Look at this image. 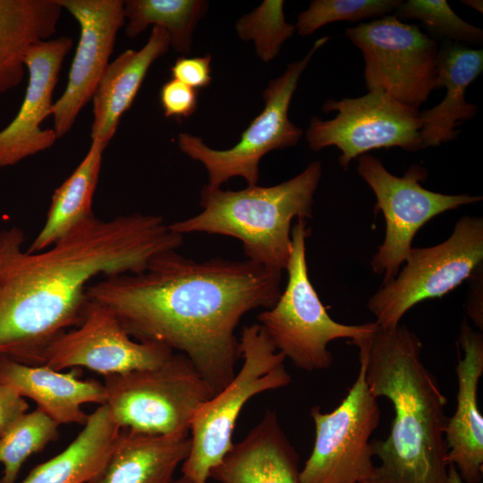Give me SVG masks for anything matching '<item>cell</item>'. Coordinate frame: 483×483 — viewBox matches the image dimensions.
Wrapping results in <instances>:
<instances>
[{
    "mask_svg": "<svg viewBox=\"0 0 483 483\" xmlns=\"http://www.w3.org/2000/svg\"><path fill=\"white\" fill-rule=\"evenodd\" d=\"M211 55L179 57L171 67L173 79L195 89L208 87L211 82Z\"/></svg>",
    "mask_w": 483,
    "mask_h": 483,
    "instance_id": "cell-32",
    "label": "cell"
},
{
    "mask_svg": "<svg viewBox=\"0 0 483 483\" xmlns=\"http://www.w3.org/2000/svg\"><path fill=\"white\" fill-rule=\"evenodd\" d=\"M173 354L165 345L132 340L108 307L89 300L82 322L51 343L44 364L56 370L83 367L107 377L157 367Z\"/></svg>",
    "mask_w": 483,
    "mask_h": 483,
    "instance_id": "cell-14",
    "label": "cell"
},
{
    "mask_svg": "<svg viewBox=\"0 0 483 483\" xmlns=\"http://www.w3.org/2000/svg\"><path fill=\"white\" fill-rule=\"evenodd\" d=\"M456 367L458 390L453 415L447 419L446 460L467 483H479L483 472V418L479 411L478 387L483 374V337L463 320L459 334Z\"/></svg>",
    "mask_w": 483,
    "mask_h": 483,
    "instance_id": "cell-17",
    "label": "cell"
},
{
    "mask_svg": "<svg viewBox=\"0 0 483 483\" xmlns=\"http://www.w3.org/2000/svg\"><path fill=\"white\" fill-rule=\"evenodd\" d=\"M72 38L63 36L43 40L27 52L24 64L29 80L21 106L13 120L0 131V167L13 165L52 147L57 137L53 129H41L52 114L53 93Z\"/></svg>",
    "mask_w": 483,
    "mask_h": 483,
    "instance_id": "cell-16",
    "label": "cell"
},
{
    "mask_svg": "<svg viewBox=\"0 0 483 483\" xmlns=\"http://www.w3.org/2000/svg\"><path fill=\"white\" fill-rule=\"evenodd\" d=\"M310 233L307 221L299 218L291 233L286 287L275 304L257 317L258 324L276 350L306 371L331 366L333 358L327 346L332 341L345 338L352 343L368 335L377 326L375 321L342 324L329 316L309 276L306 240Z\"/></svg>",
    "mask_w": 483,
    "mask_h": 483,
    "instance_id": "cell-5",
    "label": "cell"
},
{
    "mask_svg": "<svg viewBox=\"0 0 483 483\" xmlns=\"http://www.w3.org/2000/svg\"><path fill=\"white\" fill-rule=\"evenodd\" d=\"M242 366L232 380L197 411L190 428L191 449L182 476L207 483L210 472L233 443L237 418L246 402L261 393L288 386L284 355L258 324L245 326L239 339Z\"/></svg>",
    "mask_w": 483,
    "mask_h": 483,
    "instance_id": "cell-6",
    "label": "cell"
},
{
    "mask_svg": "<svg viewBox=\"0 0 483 483\" xmlns=\"http://www.w3.org/2000/svg\"><path fill=\"white\" fill-rule=\"evenodd\" d=\"M357 172L373 191L376 210L383 213L386 221L384 241L370 262L373 272L383 275V285L397 275L414 236L427 222L482 200L481 196L448 195L425 189L420 182L426 180L428 172L419 165H412L400 177L387 171L380 159L365 154L359 157Z\"/></svg>",
    "mask_w": 483,
    "mask_h": 483,
    "instance_id": "cell-11",
    "label": "cell"
},
{
    "mask_svg": "<svg viewBox=\"0 0 483 483\" xmlns=\"http://www.w3.org/2000/svg\"><path fill=\"white\" fill-rule=\"evenodd\" d=\"M345 34L364 59L369 91H381L419 109L436 90L437 42L394 15L348 28Z\"/></svg>",
    "mask_w": 483,
    "mask_h": 483,
    "instance_id": "cell-10",
    "label": "cell"
},
{
    "mask_svg": "<svg viewBox=\"0 0 483 483\" xmlns=\"http://www.w3.org/2000/svg\"><path fill=\"white\" fill-rule=\"evenodd\" d=\"M282 272L250 260L197 261L169 250L137 274L89 284L88 299L108 307L131 338L187 356L214 394L234 377L241 358L235 329L281 294Z\"/></svg>",
    "mask_w": 483,
    "mask_h": 483,
    "instance_id": "cell-1",
    "label": "cell"
},
{
    "mask_svg": "<svg viewBox=\"0 0 483 483\" xmlns=\"http://www.w3.org/2000/svg\"><path fill=\"white\" fill-rule=\"evenodd\" d=\"M284 1L265 0L251 13L242 16L235 28L242 40H252L261 61H272L283 44L295 32V25L285 21Z\"/></svg>",
    "mask_w": 483,
    "mask_h": 483,
    "instance_id": "cell-29",
    "label": "cell"
},
{
    "mask_svg": "<svg viewBox=\"0 0 483 483\" xmlns=\"http://www.w3.org/2000/svg\"><path fill=\"white\" fill-rule=\"evenodd\" d=\"M446 483H464L454 465L451 463L448 464Z\"/></svg>",
    "mask_w": 483,
    "mask_h": 483,
    "instance_id": "cell-34",
    "label": "cell"
},
{
    "mask_svg": "<svg viewBox=\"0 0 483 483\" xmlns=\"http://www.w3.org/2000/svg\"><path fill=\"white\" fill-rule=\"evenodd\" d=\"M315 441L300 470V483H365L374 468L370 436L381 411L368 387L365 367L341 403L330 412L312 407Z\"/></svg>",
    "mask_w": 483,
    "mask_h": 483,
    "instance_id": "cell-12",
    "label": "cell"
},
{
    "mask_svg": "<svg viewBox=\"0 0 483 483\" xmlns=\"http://www.w3.org/2000/svg\"><path fill=\"white\" fill-rule=\"evenodd\" d=\"M482 260L483 219L462 216L445 241L411 248L402 271L372 295L368 308L378 326L395 327L416 304L440 298L471 278Z\"/></svg>",
    "mask_w": 483,
    "mask_h": 483,
    "instance_id": "cell-8",
    "label": "cell"
},
{
    "mask_svg": "<svg viewBox=\"0 0 483 483\" xmlns=\"http://www.w3.org/2000/svg\"><path fill=\"white\" fill-rule=\"evenodd\" d=\"M0 381L24 399L33 400L38 409L59 426H83L89 414L82 410V405L106 402L104 384L81 379L78 368L64 372L45 364L28 365L0 355Z\"/></svg>",
    "mask_w": 483,
    "mask_h": 483,
    "instance_id": "cell-18",
    "label": "cell"
},
{
    "mask_svg": "<svg viewBox=\"0 0 483 483\" xmlns=\"http://www.w3.org/2000/svg\"><path fill=\"white\" fill-rule=\"evenodd\" d=\"M106 406L121 428L153 435L190 434L199 409L214 393L182 353L163 364L105 377Z\"/></svg>",
    "mask_w": 483,
    "mask_h": 483,
    "instance_id": "cell-7",
    "label": "cell"
},
{
    "mask_svg": "<svg viewBox=\"0 0 483 483\" xmlns=\"http://www.w3.org/2000/svg\"><path fill=\"white\" fill-rule=\"evenodd\" d=\"M325 113L337 112L330 120L313 116L305 132L309 147L318 151L335 147L341 151L339 165L347 170L352 159L372 149L423 148L419 110L405 106L381 91L357 97L326 100Z\"/></svg>",
    "mask_w": 483,
    "mask_h": 483,
    "instance_id": "cell-13",
    "label": "cell"
},
{
    "mask_svg": "<svg viewBox=\"0 0 483 483\" xmlns=\"http://www.w3.org/2000/svg\"><path fill=\"white\" fill-rule=\"evenodd\" d=\"M29 408L27 401L0 381V437Z\"/></svg>",
    "mask_w": 483,
    "mask_h": 483,
    "instance_id": "cell-33",
    "label": "cell"
},
{
    "mask_svg": "<svg viewBox=\"0 0 483 483\" xmlns=\"http://www.w3.org/2000/svg\"><path fill=\"white\" fill-rule=\"evenodd\" d=\"M329 39L328 36L317 39L302 59L290 64L280 77L268 83L263 91L264 109L233 148L214 149L201 138L187 132L179 135L180 149L207 169L208 185L220 188L233 177H242L248 185H257L260 159L269 151L293 147L299 142L303 131L288 117L291 100L311 58Z\"/></svg>",
    "mask_w": 483,
    "mask_h": 483,
    "instance_id": "cell-9",
    "label": "cell"
},
{
    "mask_svg": "<svg viewBox=\"0 0 483 483\" xmlns=\"http://www.w3.org/2000/svg\"><path fill=\"white\" fill-rule=\"evenodd\" d=\"M63 10L58 0H0V94L22 81L28 50L53 37Z\"/></svg>",
    "mask_w": 483,
    "mask_h": 483,
    "instance_id": "cell-23",
    "label": "cell"
},
{
    "mask_svg": "<svg viewBox=\"0 0 483 483\" xmlns=\"http://www.w3.org/2000/svg\"><path fill=\"white\" fill-rule=\"evenodd\" d=\"M59 425L39 409L25 413L0 437V483H15L24 462L59 436Z\"/></svg>",
    "mask_w": 483,
    "mask_h": 483,
    "instance_id": "cell-27",
    "label": "cell"
},
{
    "mask_svg": "<svg viewBox=\"0 0 483 483\" xmlns=\"http://www.w3.org/2000/svg\"><path fill=\"white\" fill-rule=\"evenodd\" d=\"M298 460L277 415L267 411L242 441L233 445L210 477L220 483H300Z\"/></svg>",
    "mask_w": 483,
    "mask_h": 483,
    "instance_id": "cell-19",
    "label": "cell"
},
{
    "mask_svg": "<svg viewBox=\"0 0 483 483\" xmlns=\"http://www.w3.org/2000/svg\"><path fill=\"white\" fill-rule=\"evenodd\" d=\"M398 19L418 20L432 35L466 46H479L483 30L460 18L445 0L402 1L395 8Z\"/></svg>",
    "mask_w": 483,
    "mask_h": 483,
    "instance_id": "cell-28",
    "label": "cell"
},
{
    "mask_svg": "<svg viewBox=\"0 0 483 483\" xmlns=\"http://www.w3.org/2000/svg\"><path fill=\"white\" fill-rule=\"evenodd\" d=\"M191 449L190 434L120 430L98 472L87 483H172Z\"/></svg>",
    "mask_w": 483,
    "mask_h": 483,
    "instance_id": "cell-21",
    "label": "cell"
},
{
    "mask_svg": "<svg viewBox=\"0 0 483 483\" xmlns=\"http://www.w3.org/2000/svg\"><path fill=\"white\" fill-rule=\"evenodd\" d=\"M207 8L208 2L201 0H126L125 34L133 38L149 25L157 26L167 32L175 51L189 54L194 29Z\"/></svg>",
    "mask_w": 483,
    "mask_h": 483,
    "instance_id": "cell-26",
    "label": "cell"
},
{
    "mask_svg": "<svg viewBox=\"0 0 483 483\" xmlns=\"http://www.w3.org/2000/svg\"><path fill=\"white\" fill-rule=\"evenodd\" d=\"M121 428L99 405L61 453L33 468L20 483H87L106 461Z\"/></svg>",
    "mask_w": 483,
    "mask_h": 483,
    "instance_id": "cell-24",
    "label": "cell"
},
{
    "mask_svg": "<svg viewBox=\"0 0 483 483\" xmlns=\"http://www.w3.org/2000/svg\"><path fill=\"white\" fill-rule=\"evenodd\" d=\"M172 483H195V482L182 475L181 478L177 479H174Z\"/></svg>",
    "mask_w": 483,
    "mask_h": 483,
    "instance_id": "cell-36",
    "label": "cell"
},
{
    "mask_svg": "<svg viewBox=\"0 0 483 483\" xmlns=\"http://www.w3.org/2000/svg\"><path fill=\"white\" fill-rule=\"evenodd\" d=\"M322 171V163L314 161L293 178L274 186L224 191L207 184L200 191L202 211L169 226L182 235L206 233L236 238L248 260L282 272L291 254L292 221L312 217Z\"/></svg>",
    "mask_w": 483,
    "mask_h": 483,
    "instance_id": "cell-4",
    "label": "cell"
},
{
    "mask_svg": "<svg viewBox=\"0 0 483 483\" xmlns=\"http://www.w3.org/2000/svg\"><path fill=\"white\" fill-rule=\"evenodd\" d=\"M170 47L167 32L153 26L141 49H128L109 63L91 99V140H98L108 145L117 131L122 115L132 105L149 67Z\"/></svg>",
    "mask_w": 483,
    "mask_h": 483,
    "instance_id": "cell-22",
    "label": "cell"
},
{
    "mask_svg": "<svg viewBox=\"0 0 483 483\" xmlns=\"http://www.w3.org/2000/svg\"><path fill=\"white\" fill-rule=\"evenodd\" d=\"M80 26V38L64 93L52 114L57 139L67 134L80 110L92 99L110 63L116 36L125 25L122 0H58Z\"/></svg>",
    "mask_w": 483,
    "mask_h": 483,
    "instance_id": "cell-15",
    "label": "cell"
},
{
    "mask_svg": "<svg viewBox=\"0 0 483 483\" xmlns=\"http://www.w3.org/2000/svg\"><path fill=\"white\" fill-rule=\"evenodd\" d=\"M197 89L175 80L166 81L160 89V103L165 117L187 118L198 106Z\"/></svg>",
    "mask_w": 483,
    "mask_h": 483,
    "instance_id": "cell-31",
    "label": "cell"
},
{
    "mask_svg": "<svg viewBox=\"0 0 483 483\" xmlns=\"http://www.w3.org/2000/svg\"><path fill=\"white\" fill-rule=\"evenodd\" d=\"M464 4L471 7L472 9L482 13V1L481 0H465L462 1Z\"/></svg>",
    "mask_w": 483,
    "mask_h": 483,
    "instance_id": "cell-35",
    "label": "cell"
},
{
    "mask_svg": "<svg viewBox=\"0 0 483 483\" xmlns=\"http://www.w3.org/2000/svg\"><path fill=\"white\" fill-rule=\"evenodd\" d=\"M106 146L101 140H91L84 158L55 190L46 222L26 252L36 253L49 248L77 225L95 216L92 200Z\"/></svg>",
    "mask_w": 483,
    "mask_h": 483,
    "instance_id": "cell-25",
    "label": "cell"
},
{
    "mask_svg": "<svg viewBox=\"0 0 483 483\" xmlns=\"http://www.w3.org/2000/svg\"><path fill=\"white\" fill-rule=\"evenodd\" d=\"M483 71V50L445 40L437 54L436 89H445L436 106L419 111L423 148L437 147L457 138L456 127L471 120L477 106L466 101L469 86Z\"/></svg>",
    "mask_w": 483,
    "mask_h": 483,
    "instance_id": "cell-20",
    "label": "cell"
},
{
    "mask_svg": "<svg viewBox=\"0 0 483 483\" xmlns=\"http://www.w3.org/2000/svg\"><path fill=\"white\" fill-rule=\"evenodd\" d=\"M183 235L161 216H93L49 248L21 250L23 233L0 231V355L43 365L51 343L83 320L91 279L144 271Z\"/></svg>",
    "mask_w": 483,
    "mask_h": 483,
    "instance_id": "cell-2",
    "label": "cell"
},
{
    "mask_svg": "<svg viewBox=\"0 0 483 483\" xmlns=\"http://www.w3.org/2000/svg\"><path fill=\"white\" fill-rule=\"evenodd\" d=\"M352 344L359 349L369 392L386 397L394 411L388 437L371 441L380 464L365 483H446L447 398L422 362L420 339L404 325H377Z\"/></svg>",
    "mask_w": 483,
    "mask_h": 483,
    "instance_id": "cell-3",
    "label": "cell"
},
{
    "mask_svg": "<svg viewBox=\"0 0 483 483\" xmlns=\"http://www.w3.org/2000/svg\"><path fill=\"white\" fill-rule=\"evenodd\" d=\"M401 0H313L301 12L295 29L301 36H309L334 21L356 22L381 18L394 11Z\"/></svg>",
    "mask_w": 483,
    "mask_h": 483,
    "instance_id": "cell-30",
    "label": "cell"
}]
</instances>
